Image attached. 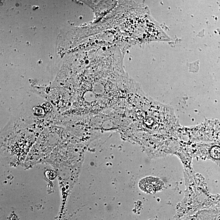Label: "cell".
Returning a JSON list of instances; mask_svg holds the SVG:
<instances>
[{
    "instance_id": "cell-1",
    "label": "cell",
    "mask_w": 220,
    "mask_h": 220,
    "mask_svg": "<svg viewBox=\"0 0 220 220\" xmlns=\"http://www.w3.org/2000/svg\"><path fill=\"white\" fill-rule=\"evenodd\" d=\"M163 183L159 179L148 177L143 179L140 182V187L145 192L154 194L163 188Z\"/></svg>"
},
{
    "instance_id": "cell-2",
    "label": "cell",
    "mask_w": 220,
    "mask_h": 220,
    "mask_svg": "<svg viewBox=\"0 0 220 220\" xmlns=\"http://www.w3.org/2000/svg\"><path fill=\"white\" fill-rule=\"evenodd\" d=\"M210 155L212 158L215 159H220V148L217 146H214L211 149L210 152Z\"/></svg>"
}]
</instances>
